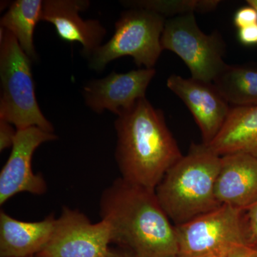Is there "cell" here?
I'll list each match as a JSON object with an SVG mask.
<instances>
[{
  "mask_svg": "<svg viewBox=\"0 0 257 257\" xmlns=\"http://www.w3.org/2000/svg\"><path fill=\"white\" fill-rule=\"evenodd\" d=\"M179 257H226L245 243L241 210L221 205L184 224L176 225Z\"/></svg>",
  "mask_w": 257,
  "mask_h": 257,
  "instance_id": "cell-7",
  "label": "cell"
},
{
  "mask_svg": "<svg viewBox=\"0 0 257 257\" xmlns=\"http://www.w3.org/2000/svg\"><path fill=\"white\" fill-rule=\"evenodd\" d=\"M161 43L164 50L178 55L192 78L213 82L226 64V44L219 32L206 35L198 26L194 13L166 20Z\"/></svg>",
  "mask_w": 257,
  "mask_h": 257,
  "instance_id": "cell-6",
  "label": "cell"
},
{
  "mask_svg": "<svg viewBox=\"0 0 257 257\" xmlns=\"http://www.w3.org/2000/svg\"><path fill=\"white\" fill-rule=\"evenodd\" d=\"M219 0H147L123 2L131 8L151 10L167 18L189 13H209L217 8Z\"/></svg>",
  "mask_w": 257,
  "mask_h": 257,
  "instance_id": "cell-18",
  "label": "cell"
},
{
  "mask_svg": "<svg viewBox=\"0 0 257 257\" xmlns=\"http://www.w3.org/2000/svg\"><path fill=\"white\" fill-rule=\"evenodd\" d=\"M247 3L249 6L252 7L255 10H257V0H248Z\"/></svg>",
  "mask_w": 257,
  "mask_h": 257,
  "instance_id": "cell-25",
  "label": "cell"
},
{
  "mask_svg": "<svg viewBox=\"0 0 257 257\" xmlns=\"http://www.w3.org/2000/svg\"><path fill=\"white\" fill-rule=\"evenodd\" d=\"M226 257H257V246L246 243L236 245Z\"/></svg>",
  "mask_w": 257,
  "mask_h": 257,
  "instance_id": "cell-23",
  "label": "cell"
},
{
  "mask_svg": "<svg viewBox=\"0 0 257 257\" xmlns=\"http://www.w3.org/2000/svg\"><path fill=\"white\" fill-rule=\"evenodd\" d=\"M156 74L155 68H142L126 73L111 72L104 78L92 79L82 88V96L89 109L101 114L105 110L116 116L139 99L146 98L147 87Z\"/></svg>",
  "mask_w": 257,
  "mask_h": 257,
  "instance_id": "cell-10",
  "label": "cell"
},
{
  "mask_svg": "<svg viewBox=\"0 0 257 257\" xmlns=\"http://www.w3.org/2000/svg\"><path fill=\"white\" fill-rule=\"evenodd\" d=\"M241 227L245 243L257 246V202L241 210Z\"/></svg>",
  "mask_w": 257,
  "mask_h": 257,
  "instance_id": "cell-19",
  "label": "cell"
},
{
  "mask_svg": "<svg viewBox=\"0 0 257 257\" xmlns=\"http://www.w3.org/2000/svg\"><path fill=\"white\" fill-rule=\"evenodd\" d=\"M167 86L188 107L200 128L202 143L209 145L227 117L229 103L211 82L173 74L167 79Z\"/></svg>",
  "mask_w": 257,
  "mask_h": 257,
  "instance_id": "cell-11",
  "label": "cell"
},
{
  "mask_svg": "<svg viewBox=\"0 0 257 257\" xmlns=\"http://www.w3.org/2000/svg\"><path fill=\"white\" fill-rule=\"evenodd\" d=\"M31 257H35V256H31Z\"/></svg>",
  "mask_w": 257,
  "mask_h": 257,
  "instance_id": "cell-26",
  "label": "cell"
},
{
  "mask_svg": "<svg viewBox=\"0 0 257 257\" xmlns=\"http://www.w3.org/2000/svg\"><path fill=\"white\" fill-rule=\"evenodd\" d=\"M167 18L151 10L131 8L115 23L114 35L88 59L89 67L101 72L109 62L133 57L138 67L152 69L163 51L161 43Z\"/></svg>",
  "mask_w": 257,
  "mask_h": 257,
  "instance_id": "cell-5",
  "label": "cell"
},
{
  "mask_svg": "<svg viewBox=\"0 0 257 257\" xmlns=\"http://www.w3.org/2000/svg\"><path fill=\"white\" fill-rule=\"evenodd\" d=\"M58 137L37 126L18 130L9 158L0 172V205L19 193L42 195L47 191L46 181L32 169V157L42 144Z\"/></svg>",
  "mask_w": 257,
  "mask_h": 257,
  "instance_id": "cell-9",
  "label": "cell"
},
{
  "mask_svg": "<svg viewBox=\"0 0 257 257\" xmlns=\"http://www.w3.org/2000/svg\"><path fill=\"white\" fill-rule=\"evenodd\" d=\"M43 1L17 0L0 21V28L11 32L19 45L32 62H36L37 55L34 45V31L41 18Z\"/></svg>",
  "mask_w": 257,
  "mask_h": 257,
  "instance_id": "cell-17",
  "label": "cell"
},
{
  "mask_svg": "<svg viewBox=\"0 0 257 257\" xmlns=\"http://www.w3.org/2000/svg\"><path fill=\"white\" fill-rule=\"evenodd\" d=\"M114 126L115 160L121 178L155 191L166 172L183 156L163 112L143 98L118 115Z\"/></svg>",
  "mask_w": 257,
  "mask_h": 257,
  "instance_id": "cell-2",
  "label": "cell"
},
{
  "mask_svg": "<svg viewBox=\"0 0 257 257\" xmlns=\"http://www.w3.org/2000/svg\"><path fill=\"white\" fill-rule=\"evenodd\" d=\"M106 257H137L131 251L125 249L124 248H109V252Z\"/></svg>",
  "mask_w": 257,
  "mask_h": 257,
  "instance_id": "cell-24",
  "label": "cell"
},
{
  "mask_svg": "<svg viewBox=\"0 0 257 257\" xmlns=\"http://www.w3.org/2000/svg\"><path fill=\"white\" fill-rule=\"evenodd\" d=\"M18 130L13 125L0 119V152L13 147Z\"/></svg>",
  "mask_w": 257,
  "mask_h": 257,
  "instance_id": "cell-21",
  "label": "cell"
},
{
  "mask_svg": "<svg viewBox=\"0 0 257 257\" xmlns=\"http://www.w3.org/2000/svg\"><path fill=\"white\" fill-rule=\"evenodd\" d=\"M99 214L110 226L111 243L137 257H179L175 226L155 191L119 177L101 193Z\"/></svg>",
  "mask_w": 257,
  "mask_h": 257,
  "instance_id": "cell-1",
  "label": "cell"
},
{
  "mask_svg": "<svg viewBox=\"0 0 257 257\" xmlns=\"http://www.w3.org/2000/svg\"><path fill=\"white\" fill-rule=\"evenodd\" d=\"M89 5L86 0H45L40 18V21L55 27L61 40L81 44L82 55L87 59L102 45L106 35V28L99 20H84L79 15Z\"/></svg>",
  "mask_w": 257,
  "mask_h": 257,
  "instance_id": "cell-12",
  "label": "cell"
},
{
  "mask_svg": "<svg viewBox=\"0 0 257 257\" xmlns=\"http://www.w3.org/2000/svg\"><path fill=\"white\" fill-rule=\"evenodd\" d=\"M234 23L239 30L256 25L257 24V10L251 6L240 8L234 15Z\"/></svg>",
  "mask_w": 257,
  "mask_h": 257,
  "instance_id": "cell-20",
  "label": "cell"
},
{
  "mask_svg": "<svg viewBox=\"0 0 257 257\" xmlns=\"http://www.w3.org/2000/svg\"><path fill=\"white\" fill-rule=\"evenodd\" d=\"M56 219L53 214L37 221H24L0 212V257H31L48 242Z\"/></svg>",
  "mask_w": 257,
  "mask_h": 257,
  "instance_id": "cell-14",
  "label": "cell"
},
{
  "mask_svg": "<svg viewBox=\"0 0 257 257\" xmlns=\"http://www.w3.org/2000/svg\"><path fill=\"white\" fill-rule=\"evenodd\" d=\"M111 243L105 221L92 223L78 209L62 208L48 242L36 257H106Z\"/></svg>",
  "mask_w": 257,
  "mask_h": 257,
  "instance_id": "cell-8",
  "label": "cell"
},
{
  "mask_svg": "<svg viewBox=\"0 0 257 257\" xmlns=\"http://www.w3.org/2000/svg\"><path fill=\"white\" fill-rule=\"evenodd\" d=\"M221 205L243 210L257 202V157L246 154L221 157L215 183Z\"/></svg>",
  "mask_w": 257,
  "mask_h": 257,
  "instance_id": "cell-13",
  "label": "cell"
},
{
  "mask_svg": "<svg viewBox=\"0 0 257 257\" xmlns=\"http://www.w3.org/2000/svg\"><path fill=\"white\" fill-rule=\"evenodd\" d=\"M220 165L221 157L209 146L193 143L187 155L166 172L155 192L175 226L220 207L215 196Z\"/></svg>",
  "mask_w": 257,
  "mask_h": 257,
  "instance_id": "cell-3",
  "label": "cell"
},
{
  "mask_svg": "<svg viewBox=\"0 0 257 257\" xmlns=\"http://www.w3.org/2000/svg\"><path fill=\"white\" fill-rule=\"evenodd\" d=\"M239 39L243 45H257V24L239 29Z\"/></svg>",
  "mask_w": 257,
  "mask_h": 257,
  "instance_id": "cell-22",
  "label": "cell"
},
{
  "mask_svg": "<svg viewBox=\"0 0 257 257\" xmlns=\"http://www.w3.org/2000/svg\"><path fill=\"white\" fill-rule=\"evenodd\" d=\"M212 83L229 104L257 105V63L226 64Z\"/></svg>",
  "mask_w": 257,
  "mask_h": 257,
  "instance_id": "cell-16",
  "label": "cell"
},
{
  "mask_svg": "<svg viewBox=\"0 0 257 257\" xmlns=\"http://www.w3.org/2000/svg\"><path fill=\"white\" fill-rule=\"evenodd\" d=\"M0 31V119L17 130L37 126L55 133L37 103L32 60L11 32L3 28Z\"/></svg>",
  "mask_w": 257,
  "mask_h": 257,
  "instance_id": "cell-4",
  "label": "cell"
},
{
  "mask_svg": "<svg viewBox=\"0 0 257 257\" xmlns=\"http://www.w3.org/2000/svg\"><path fill=\"white\" fill-rule=\"evenodd\" d=\"M209 148L219 156L246 154L257 157V105L230 108Z\"/></svg>",
  "mask_w": 257,
  "mask_h": 257,
  "instance_id": "cell-15",
  "label": "cell"
}]
</instances>
